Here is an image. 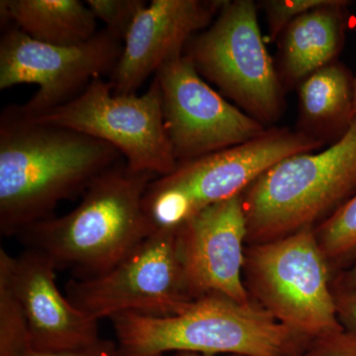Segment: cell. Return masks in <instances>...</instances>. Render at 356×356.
Here are the masks:
<instances>
[{"mask_svg":"<svg viewBox=\"0 0 356 356\" xmlns=\"http://www.w3.org/2000/svg\"><path fill=\"white\" fill-rule=\"evenodd\" d=\"M124 161L102 140L28 118L15 105L0 116V232L16 236L51 216L60 201L83 194Z\"/></svg>","mask_w":356,"mask_h":356,"instance_id":"6da1fadb","label":"cell"},{"mask_svg":"<svg viewBox=\"0 0 356 356\" xmlns=\"http://www.w3.org/2000/svg\"><path fill=\"white\" fill-rule=\"evenodd\" d=\"M156 177L134 172L122 161L88 185L74 210L40 220L16 238L76 280L102 275L156 231L143 204Z\"/></svg>","mask_w":356,"mask_h":356,"instance_id":"7a4b0ae2","label":"cell"},{"mask_svg":"<svg viewBox=\"0 0 356 356\" xmlns=\"http://www.w3.org/2000/svg\"><path fill=\"white\" fill-rule=\"evenodd\" d=\"M110 321L117 356H304L310 346L254 301L241 304L220 295L194 300L177 315L123 313Z\"/></svg>","mask_w":356,"mask_h":356,"instance_id":"3957f363","label":"cell"},{"mask_svg":"<svg viewBox=\"0 0 356 356\" xmlns=\"http://www.w3.org/2000/svg\"><path fill=\"white\" fill-rule=\"evenodd\" d=\"M356 193V120L320 153L278 161L243 192L248 245L316 228Z\"/></svg>","mask_w":356,"mask_h":356,"instance_id":"277c9868","label":"cell"},{"mask_svg":"<svg viewBox=\"0 0 356 356\" xmlns=\"http://www.w3.org/2000/svg\"><path fill=\"white\" fill-rule=\"evenodd\" d=\"M324 145L300 130L267 128L254 139L177 163L170 175L154 178L145 193V212L154 229H177L201 210L242 195L278 161Z\"/></svg>","mask_w":356,"mask_h":356,"instance_id":"5b68a950","label":"cell"},{"mask_svg":"<svg viewBox=\"0 0 356 356\" xmlns=\"http://www.w3.org/2000/svg\"><path fill=\"white\" fill-rule=\"evenodd\" d=\"M243 281L254 303L310 344L344 330L315 228L248 245Z\"/></svg>","mask_w":356,"mask_h":356,"instance_id":"8992f818","label":"cell"},{"mask_svg":"<svg viewBox=\"0 0 356 356\" xmlns=\"http://www.w3.org/2000/svg\"><path fill=\"white\" fill-rule=\"evenodd\" d=\"M184 54L198 74L266 128L285 107L277 69L267 51L252 0H227L215 21L194 35Z\"/></svg>","mask_w":356,"mask_h":356,"instance_id":"52a82bcc","label":"cell"},{"mask_svg":"<svg viewBox=\"0 0 356 356\" xmlns=\"http://www.w3.org/2000/svg\"><path fill=\"white\" fill-rule=\"evenodd\" d=\"M28 118L108 143L120 152L134 172L165 177L177 166L165 131L156 77L140 96L114 95L109 81L96 77L72 102Z\"/></svg>","mask_w":356,"mask_h":356,"instance_id":"ba28073f","label":"cell"},{"mask_svg":"<svg viewBox=\"0 0 356 356\" xmlns=\"http://www.w3.org/2000/svg\"><path fill=\"white\" fill-rule=\"evenodd\" d=\"M65 296L88 317L100 321L123 313L177 315L194 301L185 282L177 229H156L107 273L72 278Z\"/></svg>","mask_w":356,"mask_h":356,"instance_id":"9c48e42d","label":"cell"},{"mask_svg":"<svg viewBox=\"0 0 356 356\" xmlns=\"http://www.w3.org/2000/svg\"><path fill=\"white\" fill-rule=\"evenodd\" d=\"M122 51L123 41L105 27L84 43L56 46L8 24L0 39V89L37 84L38 92L16 107L24 116H39L74 100L96 77L111 76Z\"/></svg>","mask_w":356,"mask_h":356,"instance_id":"30bf717a","label":"cell"},{"mask_svg":"<svg viewBox=\"0 0 356 356\" xmlns=\"http://www.w3.org/2000/svg\"><path fill=\"white\" fill-rule=\"evenodd\" d=\"M154 77L177 163L243 144L267 129L210 88L184 54L161 65Z\"/></svg>","mask_w":356,"mask_h":356,"instance_id":"8fae6325","label":"cell"},{"mask_svg":"<svg viewBox=\"0 0 356 356\" xmlns=\"http://www.w3.org/2000/svg\"><path fill=\"white\" fill-rule=\"evenodd\" d=\"M247 233L242 195L211 205L177 227L178 254L192 298L220 295L252 303L243 281Z\"/></svg>","mask_w":356,"mask_h":356,"instance_id":"7c38bea8","label":"cell"},{"mask_svg":"<svg viewBox=\"0 0 356 356\" xmlns=\"http://www.w3.org/2000/svg\"><path fill=\"white\" fill-rule=\"evenodd\" d=\"M0 264L8 271L34 350H79L102 341L99 321L79 310L60 292L57 267L48 257L32 248L13 257L1 248Z\"/></svg>","mask_w":356,"mask_h":356,"instance_id":"4fadbf2b","label":"cell"},{"mask_svg":"<svg viewBox=\"0 0 356 356\" xmlns=\"http://www.w3.org/2000/svg\"><path fill=\"white\" fill-rule=\"evenodd\" d=\"M225 0H153L138 14L110 76L114 95H134L189 40L212 24Z\"/></svg>","mask_w":356,"mask_h":356,"instance_id":"5bb4252c","label":"cell"},{"mask_svg":"<svg viewBox=\"0 0 356 356\" xmlns=\"http://www.w3.org/2000/svg\"><path fill=\"white\" fill-rule=\"evenodd\" d=\"M344 0H327L287 26L280 38L277 72L283 86H297L337 60L346 39Z\"/></svg>","mask_w":356,"mask_h":356,"instance_id":"9a60e30c","label":"cell"},{"mask_svg":"<svg viewBox=\"0 0 356 356\" xmlns=\"http://www.w3.org/2000/svg\"><path fill=\"white\" fill-rule=\"evenodd\" d=\"M301 132L314 139L337 142L356 120L355 77L339 60L307 76L299 84Z\"/></svg>","mask_w":356,"mask_h":356,"instance_id":"2e32d148","label":"cell"},{"mask_svg":"<svg viewBox=\"0 0 356 356\" xmlns=\"http://www.w3.org/2000/svg\"><path fill=\"white\" fill-rule=\"evenodd\" d=\"M1 26L15 25L30 38L56 46L84 43L98 32L96 17L79 0H1Z\"/></svg>","mask_w":356,"mask_h":356,"instance_id":"e0dca14e","label":"cell"},{"mask_svg":"<svg viewBox=\"0 0 356 356\" xmlns=\"http://www.w3.org/2000/svg\"><path fill=\"white\" fill-rule=\"evenodd\" d=\"M316 238L330 266L356 255V193L315 228Z\"/></svg>","mask_w":356,"mask_h":356,"instance_id":"ac0fdd59","label":"cell"},{"mask_svg":"<svg viewBox=\"0 0 356 356\" xmlns=\"http://www.w3.org/2000/svg\"><path fill=\"white\" fill-rule=\"evenodd\" d=\"M29 344L27 325L8 271L0 264V356H13Z\"/></svg>","mask_w":356,"mask_h":356,"instance_id":"d6986e66","label":"cell"},{"mask_svg":"<svg viewBox=\"0 0 356 356\" xmlns=\"http://www.w3.org/2000/svg\"><path fill=\"white\" fill-rule=\"evenodd\" d=\"M105 28L124 42L131 26L147 6L145 0H88L86 2Z\"/></svg>","mask_w":356,"mask_h":356,"instance_id":"ffe728a7","label":"cell"},{"mask_svg":"<svg viewBox=\"0 0 356 356\" xmlns=\"http://www.w3.org/2000/svg\"><path fill=\"white\" fill-rule=\"evenodd\" d=\"M327 0H264L261 6L266 13L271 40L280 38L288 25Z\"/></svg>","mask_w":356,"mask_h":356,"instance_id":"44dd1931","label":"cell"},{"mask_svg":"<svg viewBox=\"0 0 356 356\" xmlns=\"http://www.w3.org/2000/svg\"><path fill=\"white\" fill-rule=\"evenodd\" d=\"M304 356H356V331L343 330L318 339Z\"/></svg>","mask_w":356,"mask_h":356,"instance_id":"7402d4cb","label":"cell"},{"mask_svg":"<svg viewBox=\"0 0 356 356\" xmlns=\"http://www.w3.org/2000/svg\"><path fill=\"white\" fill-rule=\"evenodd\" d=\"M13 356H117V348L114 341L102 339L92 346L70 350H36L29 344Z\"/></svg>","mask_w":356,"mask_h":356,"instance_id":"603a6c76","label":"cell"},{"mask_svg":"<svg viewBox=\"0 0 356 356\" xmlns=\"http://www.w3.org/2000/svg\"><path fill=\"white\" fill-rule=\"evenodd\" d=\"M337 318L344 330L356 331V288L332 284Z\"/></svg>","mask_w":356,"mask_h":356,"instance_id":"cb8c5ba5","label":"cell"},{"mask_svg":"<svg viewBox=\"0 0 356 356\" xmlns=\"http://www.w3.org/2000/svg\"><path fill=\"white\" fill-rule=\"evenodd\" d=\"M332 284L339 287L356 288V255L350 266L337 275Z\"/></svg>","mask_w":356,"mask_h":356,"instance_id":"d4e9b609","label":"cell"},{"mask_svg":"<svg viewBox=\"0 0 356 356\" xmlns=\"http://www.w3.org/2000/svg\"><path fill=\"white\" fill-rule=\"evenodd\" d=\"M166 356V355H163ZM170 356H207L203 355H199V353H175L173 355ZM227 356H241V355H227Z\"/></svg>","mask_w":356,"mask_h":356,"instance_id":"484cf974","label":"cell"},{"mask_svg":"<svg viewBox=\"0 0 356 356\" xmlns=\"http://www.w3.org/2000/svg\"><path fill=\"white\" fill-rule=\"evenodd\" d=\"M355 108H356V76L355 77Z\"/></svg>","mask_w":356,"mask_h":356,"instance_id":"4316f807","label":"cell"}]
</instances>
